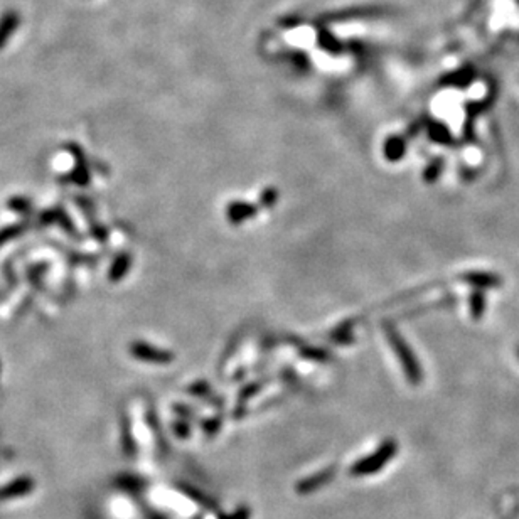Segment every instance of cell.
<instances>
[{"mask_svg": "<svg viewBox=\"0 0 519 519\" xmlns=\"http://www.w3.org/2000/svg\"><path fill=\"white\" fill-rule=\"evenodd\" d=\"M385 332H386V337H388L389 344H391V347L395 349L398 358H400V363H401V366H403L405 373H407L408 380H410L413 385H418L420 380H422V373H420L418 361L415 359V356H413V352L410 347H408V344L405 343L403 337L398 334V331H395L391 325H386Z\"/></svg>", "mask_w": 519, "mask_h": 519, "instance_id": "cell-1", "label": "cell"}, {"mask_svg": "<svg viewBox=\"0 0 519 519\" xmlns=\"http://www.w3.org/2000/svg\"><path fill=\"white\" fill-rule=\"evenodd\" d=\"M34 487H36V482H34V479H31V477H16V479L0 486V502L6 504L28 498L29 494L34 492Z\"/></svg>", "mask_w": 519, "mask_h": 519, "instance_id": "cell-2", "label": "cell"}, {"mask_svg": "<svg viewBox=\"0 0 519 519\" xmlns=\"http://www.w3.org/2000/svg\"><path fill=\"white\" fill-rule=\"evenodd\" d=\"M255 213L256 207L253 204L231 203L228 207V219L231 223H234V225H238V223H243L248 218H252V216H255Z\"/></svg>", "mask_w": 519, "mask_h": 519, "instance_id": "cell-3", "label": "cell"}, {"mask_svg": "<svg viewBox=\"0 0 519 519\" xmlns=\"http://www.w3.org/2000/svg\"><path fill=\"white\" fill-rule=\"evenodd\" d=\"M405 149H407V147H405L403 139L391 137L388 140V142L385 143L386 159H388V161H391V162L400 161V159L405 155Z\"/></svg>", "mask_w": 519, "mask_h": 519, "instance_id": "cell-4", "label": "cell"}, {"mask_svg": "<svg viewBox=\"0 0 519 519\" xmlns=\"http://www.w3.org/2000/svg\"><path fill=\"white\" fill-rule=\"evenodd\" d=\"M465 280H467L469 283H472L474 287H496L501 282L498 276L489 274H471L465 276Z\"/></svg>", "mask_w": 519, "mask_h": 519, "instance_id": "cell-5", "label": "cell"}, {"mask_svg": "<svg viewBox=\"0 0 519 519\" xmlns=\"http://www.w3.org/2000/svg\"><path fill=\"white\" fill-rule=\"evenodd\" d=\"M471 307H472V316L474 319H479L480 314L484 310V297L482 294H474L471 297Z\"/></svg>", "mask_w": 519, "mask_h": 519, "instance_id": "cell-6", "label": "cell"}, {"mask_svg": "<svg viewBox=\"0 0 519 519\" xmlns=\"http://www.w3.org/2000/svg\"><path fill=\"white\" fill-rule=\"evenodd\" d=\"M440 170H442V161L431 162L430 167L425 170V179L428 181V183H431V181L437 179V176L440 174Z\"/></svg>", "mask_w": 519, "mask_h": 519, "instance_id": "cell-7", "label": "cell"}, {"mask_svg": "<svg viewBox=\"0 0 519 519\" xmlns=\"http://www.w3.org/2000/svg\"><path fill=\"white\" fill-rule=\"evenodd\" d=\"M435 132L431 130V137H434V140H437V142H442V143H447L449 142V132L445 130V128L440 127V125H437V127H434Z\"/></svg>", "mask_w": 519, "mask_h": 519, "instance_id": "cell-8", "label": "cell"}, {"mask_svg": "<svg viewBox=\"0 0 519 519\" xmlns=\"http://www.w3.org/2000/svg\"><path fill=\"white\" fill-rule=\"evenodd\" d=\"M263 201L267 204H274L276 201V191H274V189H268V191L263 194Z\"/></svg>", "mask_w": 519, "mask_h": 519, "instance_id": "cell-9", "label": "cell"}]
</instances>
